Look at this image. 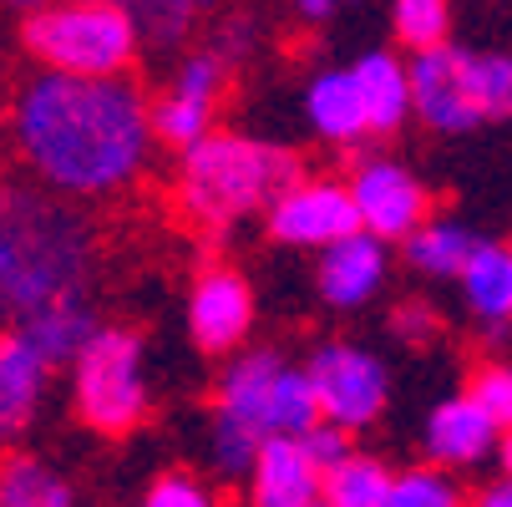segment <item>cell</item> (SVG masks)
<instances>
[{"mask_svg":"<svg viewBox=\"0 0 512 507\" xmlns=\"http://www.w3.org/2000/svg\"><path fill=\"white\" fill-rule=\"evenodd\" d=\"M254 330V289L239 269L213 264L188 289V335L208 355H229Z\"/></svg>","mask_w":512,"mask_h":507,"instance_id":"cell-10","label":"cell"},{"mask_svg":"<svg viewBox=\"0 0 512 507\" xmlns=\"http://www.w3.org/2000/svg\"><path fill=\"white\" fill-rule=\"evenodd\" d=\"M350 193H355V213H360V229L365 234H376L381 244L391 239H411L421 224H431L436 213H431V193L426 183L401 168L396 158H360L355 173H350Z\"/></svg>","mask_w":512,"mask_h":507,"instance_id":"cell-8","label":"cell"},{"mask_svg":"<svg viewBox=\"0 0 512 507\" xmlns=\"http://www.w3.org/2000/svg\"><path fill=\"white\" fill-rule=\"evenodd\" d=\"M467 396H472L502 431L512 426V366H507V360H487V366H477Z\"/></svg>","mask_w":512,"mask_h":507,"instance_id":"cell-29","label":"cell"},{"mask_svg":"<svg viewBox=\"0 0 512 507\" xmlns=\"http://www.w3.org/2000/svg\"><path fill=\"white\" fill-rule=\"evenodd\" d=\"M391 335L401 345H431L436 335H442V315H436L431 300H401L391 310Z\"/></svg>","mask_w":512,"mask_h":507,"instance_id":"cell-30","label":"cell"},{"mask_svg":"<svg viewBox=\"0 0 512 507\" xmlns=\"http://www.w3.org/2000/svg\"><path fill=\"white\" fill-rule=\"evenodd\" d=\"M477 254V239L457 219H431L406 239V264L426 279H462Z\"/></svg>","mask_w":512,"mask_h":507,"instance_id":"cell-21","label":"cell"},{"mask_svg":"<svg viewBox=\"0 0 512 507\" xmlns=\"http://www.w3.org/2000/svg\"><path fill=\"white\" fill-rule=\"evenodd\" d=\"M11 142L56 198H112L148 163L153 102L127 77L82 82L36 71L11 102Z\"/></svg>","mask_w":512,"mask_h":507,"instance_id":"cell-1","label":"cell"},{"mask_svg":"<svg viewBox=\"0 0 512 507\" xmlns=\"http://www.w3.org/2000/svg\"><path fill=\"white\" fill-rule=\"evenodd\" d=\"M142 507H218V502H213V492H208L198 477H188V472H168V477H158V482L148 487Z\"/></svg>","mask_w":512,"mask_h":507,"instance_id":"cell-31","label":"cell"},{"mask_svg":"<svg viewBox=\"0 0 512 507\" xmlns=\"http://www.w3.org/2000/svg\"><path fill=\"white\" fill-rule=\"evenodd\" d=\"M325 472L305 457L295 437L264 442L254 472H249V507H320Z\"/></svg>","mask_w":512,"mask_h":507,"instance_id":"cell-15","label":"cell"},{"mask_svg":"<svg viewBox=\"0 0 512 507\" xmlns=\"http://www.w3.org/2000/svg\"><path fill=\"white\" fill-rule=\"evenodd\" d=\"M386 274H391V254H386V244H381L376 234H365V229L350 234V239H340L335 249H325V254H320V269H315L320 300L335 305V310L371 305V300L381 295Z\"/></svg>","mask_w":512,"mask_h":507,"instance_id":"cell-13","label":"cell"},{"mask_svg":"<svg viewBox=\"0 0 512 507\" xmlns=\"http://www.w3.org/2000/svg\"><path fill=\"white\" fill-rule=\"evenodd\" d=\"M305 117L335 148H350V142L371 132V117H365V102H360V87L350 71H320L305 92Z\"/></svg>","mask_w":512,"mask_h":507,"instance_id":"cell-18","label":"cell"},{"mask_svg":"<svg viewBox=\"0 0 512 507\" xmlns=\"http://www.w3.org/2000/svg\"><path fill=\"white\" fill-rule=\"evenodd\" d=\"M0 507H77V492L51 462L31 452H6L0 457Z\"/></svg>","mask_w":512,"mask_h":507,"instance_id":"cell-22","label":"cell"},{"mask_svg":"<svg viewBox=\"0 0 512 507\" xmlns=\"http://www.w3.org/2000/svg\"><path fill=\"white\" fill-rule=\"evenodd\" d=\"M497 462H502V477L512 482V426L502 431V447H497Z\"/></svg>","mask_w":512,"mask_h":507,"instance_id":"cell-35","label":"cell"},{"mask_svg":"<svg viewBox=\"0 0 512 507\" xmlns=\"http://www.w3.org/2000/svg\"><path fill=\"white\" fill-rule=\"evenodd\" d=\"M467 92L482 122L512 117V51H462Z\"/></svg>","mask_w":512,"mask_h":507,"instance_id":"cell-25","label":"cell"},{"mask_svg":"<svg viewBox=\"0 0 512 507\" xmlns=\"http://www.w3.org/2000/svg\"><path fill=\"white\" fill-rule=\"evenodd\" d=\"M411 102H416V117L431 132H472L482 122L477 107H472V92H467L462 46L411 56Z\"/></svg>","mask_w":512,"mask_h":507,"instance_id":"cell-12","label":"cell"},{"mask_svg":"<svg viewBox=\"0 0 512 507\" xmlns=\"http://www.w3.org/2000/svg\"><path fill=\"white\" fill-rule=\"evenodd\" d=\"M350 77L360 87V102H365V117H371V132H396L416 102H411V61H401L396 51H365Z\"/></svg>","mask_w":512,"mask_h":507,"instance_id":"cell-17","label":"cell"},{"mask_svg":"<svg viewBox=\"0 0 512 507\" xmlns=\"http://www.w3.org/2000/svg\"><path fill=\"white\" fill-rule=\"evenodd\" d=\"M462 295L482 325L502 330L512 320V249L507 244H477L462 274Z\"/></svg>","mask_w":512,"mask_h":507,"instance_id":"cell-20","label":"cell"},{"mask_svg":"<svg viewBox=\"0 0 512 507\" xmlns=\"http://www.w3.org/2000/svg\"><path fill=\"white\" fill-rule=\"evenodd\" d=\"M21 46L41 71H56V77L117 82L132 71L142 36L132 6H117V0H56V6H31L21 16Z\"/></svg>","mask_w":512,"mask_h":507,"instance_id":"cell-4","label":"cell"},{"mask_svg":"<svg viewBox=\"0 0 512 507\" xmlns=\"http://www.w3.org/2000/svg\"><path fill=\"white\" fill-rule=\"evenodd\" d=\"M229 87V61L224 51H188L168 87L153 97V137L168 142V148L188 153L203 137H213V112L224 102Z\"/></svg>","mask_w":512,"mask_h":507,"instance_id":"cell-7","label":"cell"},{"mask_svg":"<svg viewBox=\"0 0 512 507\" xmlns=\"http://www.w3.org/2000/svg\"><path fill=\"white\" fill-rule=\"evenodd\" d=\"M320 396H315V381L310 371L300 366H284L279 381H274V401H269V442L274 437H310V431L320 426Z\"/></svg>","mask_w":512,"mask_h":507,"instance_id":"cell-24","label":"cell"},{"mask_svg":"<svg viewBox=\"0 0 512 507\" xmlns=\"http://www.w3.org/2000/svg\"><path fill=\"white\" fill-rule=\"evenodd\" d=\"M300 447H305V457H310L325 477L355 457V452H350V431H340V426H330V421H320L310 437H300Z\"/></svg>","mask_w":512,"mask_h":507,"instance_id":"cell-32","label":"cell"},{"mask_svg":"<svg viewBox=\"0 0 512 507\" xmlns=\"http://www.w3.org/2000/svg\"><path fill=\"white\" fill-rule=\"evenodd\" d=\"M295 183H305L295 153L244 132H213L178 158V208L198 229H229L259 208L269 213Z\"/></svg>","mask_w":512,"mask_h":507,"instance_id":"cell-3","label":"cell"},{"mask_svg":"<svg viewBox=\"0 0 512 507\" xmlns=\"http://www.w3.org/2000/svg\"><path fill=\"white\" fill-rule=\"evenodd\" d=\"M391 31L411 56L442 51V46H452V6L447 0H396Z\"/></svg>","mask_w":512,"mask_h":507,"instance_id":"cell-26","label":"cell"},{"mask_svg":"<svg viewBox=\"0 0 512 507\" xmlns=\"http://www.w3.org/2000/svg\"><path fill=\"white\" fill-rule=\"evenodd\" d=\"M97 320H92V310L82 305V300H61V305H51V310H41V315H31L26 325H21V335L31 340V350L46 360V366H77L82 360V350L97 340Z\"/></svg>","mask_w":512,"mask_h":507,"instance_id":"cell-19","label":"cell"},{"mask_svg":"<svg viewBox=\"0 0 512 507\" xmlns=\"http://www.w3.org/2000/svg\"><path fill=\"white\" fill-rule=\"evenodd\" d=\"M46 360L31 350L21 330L0 335V447H11L21 431L31 426L41 391H46Z\"/></svg>","mask_w":512,"mask_h":507,"instance_id":"cell-16","label":"cell"},{"mask_svg":"<svg viewBox=\"0 0 512 507\" xmlns=\"http://www.w3.org/2000/svg\"><path fill=\"white\" fill-rule=\"evenodd\" d=\"M92 224L56 193H0V315L21 325L61 300H82Z\"/></svg>","mask_w":512,"mask_h":507,"instance_id":"cell-2","label":"cell"},{"mask_svg":"<svg viewBox=\"0 0 512 507\" xmlns=\"http://www.w3.org/2000/svg\"><path fill=\"white\" fill-rule=\"evenodd\" d=\"M310 381H315V396H320V416L340 431H360L371 426L381 411H386V366L381 355H371L355 340H330L310 355Z\"/></svg>","mask_w":512,"mask_h":507,"instance_id":"cell-6","label":"cell"},{"mask_svg":"<svg viewBox=\"0 0 512 507\" xmlns=\"http://www.w3.org/2000/svg\"><path fill=\"white\" fill-rule=\"evenodd\" d=\"M386 507H472L462 482L442 467H406L396 472V487H391V502Z\"/></svg>","mask_w":512,"mask_h":507,"instance_id":"cell-27","label":"cell"},{"mask_svg":"<svg viewBox=\"0 0 512 507\" xmlns=\"http://www.w3.org/2000/svg\"><path fill=\"white\" fill-rule=\"evenodd\" d=\"M132 21H137L142 46L173 51V46H183L188 31H193V6H173V0H148V6H132Z\"/></svg>","mask_w":512,"mask_h":507,"instance_id":"cell-28","label":"cell"},{"mask_svg":"<svg viewBox=\"0 0 512 507\" xmlns=\"http://www.w3.org/2000/svg\"><path fill=\"white\" fill-rule=\"evenodd\" d=\"M472 507H512V482L502 477V482H492V487H482V492L472 497Z\"/></svg>","mask_w":512,"mask_h":507,"instance_id":"cell-33","label":"cell"},{"mask_svg":"<svg viewBox=\"0 0 512 507\" xmlns=\"http://www.w3.org/2000/svg\"><path fill=\"white\" fill-rule=\"evenodd\" d=\"M300 16H305V21H335V16H340V6H335V0H305Z\"/></svg>","mask_w":512,"mask_h":507,"instance_id":"cell-34","label":"cell"},{"mask_svg":"<svg viewBox=\"0 0 512 507\" xmlns=\"http://www.w3.org/2000/svg\"><path fill=\"white\" fill-rule=\"evenodd\" d=\"M71 401H77V416L97 437H127V431H137L153 411L142 340L132 330L102 325L97 340L82 350V360L71 366Z\"/></svg>","mask_w":512,"mask_h":507,"instance_id":"cell-5","label":"cell"},{"mask_svg":"<svg viewBox=\"0 0 512 507\" xmlns=\"http://www.w3.org/2000/svg\"><path fill=\"white\" fill-rule=\"evenodd\" d=\"M284 371L279 350H249V355H234L224 376H218V391H213V416L218 421H234L244 431H254L259 442H269V401H274V381Z\"/></svg>","mask_w":512,"mask_h":507,"instance_id":"cell-14","label":"cell"},{"mask_svg":"<svg viewBox=\"0 0 512 507\" xmlns=\"http://www.w3.org/2000/svg\"><path fill=\"white\" fill-rule=\"evenodd\" d=\"M421 447H426V462L442 467V472H462V467H477L487 462L497 447H502V426L462 391L452 401H442L431 416H426V431H421Z\"/></svg>","mask_w":512,"mask_h":507,"instance_id":"cell-11","label":"cell"},{"mask_svg":"<svg viewBox=\"0 0 512 507\" xmlns=\"http://www.w3.org/2000/svg\"><path fill=\"white\" fill-rule=\"evenodd\" d=\"M391 487H396V472L381 457L355 452L345 467H335L325 477L320 507H386L391 502Z\"/></svg>","mask_w":512,"mask_h":507,"instance_id":"cell-23","label":"cell"},{"mask_svg":"<svg viewBox=\"0 0 512 507\" xmlns=\"http://www.w3.org/2000/svg\"><path fill=\"white\" fill-rule=\"evenodd\" d=\"M269 239L289 244V249H335L340 239L360 234V213H355V193L340 178H305L289 188L269 213Z\"/></svg>","mask_w":512,"mask_h":507,"instance_id":"cell-9","label":"cell"}]
</instances>
